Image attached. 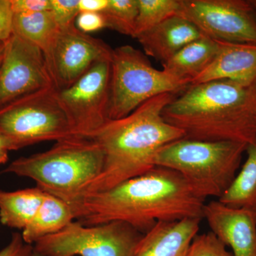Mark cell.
<instances>
[{"label":"cell","mask_w":256,"mask_h":256,"mask_svg":"<svg viewBox=\"0 0 256 256\" xmlns=\"http://www.w3.org/2000/svg\"><path fill=\"white\" fill-rule=\"evenodd\" d=\"M205 200L178 172L156 166L107 191L70 204L76 220L86 226L122 222L141 234L158 222L203 218Z\"/></svg>","instance_id":"6da1fadb"},{"label":"cell","mask_w":256,"mask_h":256,"mask_svg":"<svg viewBox=\"0 0 256 256\" xmlns=\"http://www.w3.org/2000/svg\"><path fill=\"white\" fill-rule=\"evenodd\" d=\"M178 94H161L122 118L108 120L90 137L104 154L100 174L86 185L79 197L107 191L156 166L163 146L184 138L183 131L163 118L162 111Z\"/></svg>","instance_id":"7a4b0ae2"},{"label":"cell","mask_w":256,"mask_h":256,"mask_svg":"<svg viewBox=\"0 0 256 256\" xmlns=\"http://www.w3.org/2000/svg\"><path fill=\"white\" fill-rule=\"evenodd\" d=\"M162 116L188 139L248 144L256 138L252 85L228 80L190 84L166 106Z\"/></svg>","instance_id":"3957f363"},{"label":"cell","mask_w":256,"mask_h":256,"mask_svg":"<svg viewBox=\"0 0 256 256\" xmlns=\"http://www.w3.org/2000/svg\"><path fill=\"white\" fill-rule=\"evenodd\" d=\"M104 154L95 141L72 136L48 150L14 160L2 173L31 178L42 191L70 204L100 174Z\"/></svg>","instance_id":"277c9868"},{"label":"cell","mask_w":256,"mask_h":256,"mask_svg":"<svg viewBox=\"0 0 256 256\" xmlns=\"http://www.w3.org/2000/svg\"><path fill=\"white\" fill-rule=\"evenodd\" d=\"M247 144L183 138L160 150L154 163L178 172L204 200H218L236 176Z\"/></svg>","instance_id":"5b68a950"},{"label":"cell","mask_w":256,"mask_h":256,"mask_svg":"<svg viewBox=\"0 0 256 256\" xmlns=\"http://www.w3.org/2000/svg\"><path fill=\"white\" fill-rule=\"evenodd\" d=\"M108 118H122L161 94H180L190 85L153 67L146 56L130 45L112 50Z\"/></svg>","instance_id":"8992f818"},{"label":"cell","mask_w":256,"mask_h":256,"mask_svg":"<svg viewBox=\"0 0 256 256\" xmlns=\"http://www.w3.org/2000/svg\"><path fill=\"white\" fill-rule=\"evenodd\" d=\"M0 134L11 151L74 136L55 88L22 96L0 108Z\"/></svg>","instance_id":"52a82bcc"},{"label":"cell","mask_w":256,"mask_h":256,"mask_svg":"<svg viewBox=\"0 0 256 256\" xmlns=\"http://www.w3.org/2000/svg\"><path fill=\"white\" fill-rule=\"evenodd\" d=\"M143 234L122 222L86 226L74 220L34 245L43 256H136Z\"/></svg>","instance_id":"ba28073f"},{"label":"cell","mask_w":256,"mask_h":256,"mask_svg":"<svg viewBox=\"0 0 256 256\" xmlns=\"http://www.w3.org/2000/svg\"><path fill=\"white\" fill-rule=\"evenodd\" d=\"M111 60L96 63L57 97L74 136L90 138L108 120Z\"/></svg>","instance_id":"9c48e42d"},{"label":"cell","mask_w":256,"mask_h":256,"mask_svg":"<svg viewBox=\"0 0 256 256\" xmlns=\"http://www.w3.org/2000/svg\"><path fill=\"white\" fill-rule=\"evenodd\" d=\"M178 15L216 41L256 44V12L252 0H178Z\"/></svg>","instance_id":"30bf717a"},{"label":"cell","mask_w":256,"mask_h":256,"mask_svg":"<svg viewBox=\"0 0 256 256\" xmlns=\"http://www.w3.org/2000/svg\"><path fill=\"white\" fill-rule=\"evenodd\" d=\"M112 50L100 38L80 31L75 24L60 28L45 54L56 89L67 88L98 62L111 60Z\"/></svg>","instance_id":"8fae6325"},{"label":"cell","mask_w":256,"mask_h":256,"mask_svg":"<svg viewBox=\"0 0 256 256\" xmlns=\"http://www.w3.org/2000/svg\"><path fill=\"white\" fill-rule=\"evenodd\" d=\"M50 88L55 86L44 53L12 34L4 42L0 65V108L22 96Z\"/></svg>","instance_id":"7c38bea8"},{"label":"cell","mask_w":256,"mask_h":256,"mask_svg":"<svg viewBox=\"0 0 256 256\" xmlns=\"http://www.w3.org/2000/svg\"><path fill=\"white\" fill-rule=\"evenodd\" d=\"M203 218L234 256H256V214L226 206L218 200L205 203Z\"/></svg>","instance_id":"4fadbf2b"},{"label":"cell","mask_w":256,"mask_h":256,"mask_svg":"<svg viewBox=\"0 0 256 256\" xmlns=\"http://www.w3.org/2000/svg\"><path fill=\"white\" fill-rule=\"evenodd\" d=\"M218 42L220 50L214 60L190 84L228 80L252 85L256 80V44Z\"/></svg>","instance_id":"5bb4252c"},{"label":"cell","mask_w":256,"mask_h":256,"mask_svg":"<svg viewBox=\"0 0 256 256\" xmlns=\"http://www.w3.org/2000/svg\"><path fill=\"white\" fill-rule=\"evenodd\" d=\"M203 36L191 22L176 14L139 34L134 38L142 46L144 54L162 65L184 46Z\"/></svg>","instance_id":"9a60e30c"},{"label":"cell","mask_w":256,"mask_h":256,"mask_svg":"<svg viewBox=\"0 0 256 256\" xmlns=\"http://www.w3.org/2000/svg\"><path fill=\"white\" fill-rule=\"evenodd\" d=\"M200 218L158 222L143 234L136 256H188L200 228Z\"/></svg>","instance_id":"2e32d148"},{"label":"cell","mask_w":256,"mask_h":256,"mask_svg":"<svg viewBox=\"0 0 256 256\" xmlns=\"http://www.w3.org/2000/svg\"><path fill=\"white\" fill-rule=\"evenodd\" d=\"M220 50L216 40L203 36L190 42L166 63L162 70L180 80L191 82L214 60Z\"/></svg>","instance_id":"e0dca14e"},{"label":"cell","mask_w":256,"mask_h":256,"mask_svg":"<svg viewBox=\"0 0 256 256\" xmlns=\"http://www.w3.org/2000/svg\"><path fill=\"white\" fill-rule=\"evenodd\" d=\"M75 220L69 204L46 193L36 214L22 232V236L26 244L34 246L41 239L58 233Z\"/></svg>","instance_id":"ac0fdd59"},{"label":"cell","mask_w":256,"mask_h":256,"mask_svg":"<svg viewBox=\"0 0 256 256\" xmlns=\"http://www.w3.org/2000/svg\"><path fill=\"white\" fill-rule=\"evenodd\" d=\"M46 193L40 188L0 190V224L23 230L36 214Z\"/></svg>","instance_id":"d6986e66"},{"label":"cell","mask_w":256,"mask_h":256,"mask_svg":"<svg viewBox=\"0 0 256 256\" xmlns=\"http://www.w3.org/2000/svg\"><path fill=\"white\" fill-rule=\"evenodd\" d=\"M246 160L232 184L218 201L234 208L256 214V138L247 144Z\"/></svg>","instance_id":"ffe728a7"},{"label":"cell","mask_w":256,"mask_h":256,"mask_svg":"<svg viewBox=\"0 0 256 256\" xmlns=\"http://www.w3.org/2000/svg\"><path fill=\"white\" fill-rule=\"evenodd\" d=\"M60 28L50 11L14 14L13 34L40 48L44 55L53 44Z\"/></svg>","instance_id":"44dd1931"},{"label":"cell","mask_w":256,"mask_h":256,"mask_svg":"<svg viewBox=\"0 0 256 256\" xmlns=\"http://www.w3.org/2000/svg\"><path fill=\"white\" fill-rule=\"evenodd\" d=\"M106 28L134 38L138 14V0H108L102 12Z\"/></svg>","instance_id":"7402d4cb"},{"label":"cell","mask_w":256,"mask_h":256,"mask_svg":"<svg viewBox=\"0 0 256 256\" xmlns=\"http://www.w3.org/2000/svg\"><path fill=\"white\" fill-rule=\"evenodd\" d=\"M138 14L134 38L178 14V0H138Z\"/></svg>","instance_id":"603a6c76"},{"label":"cell","mask_w":256,"mask_h":256,"mask_svg":"<svg viewBox=\"0 0 256 256\" xmlns=\"http://www.w3.org/2000/svg\"><path fill=\"white\" fill-rule=\"evenodd\" d=\"M188 256H234L212 232L197 234L192 240Z\"/></svg>","instance_id":"cb8c5ba5"},{"label":"cell","mask_w":256,"mask_h":256,"mask_svg":"<svg viewBox=\"0 0 256 256\" xmlns=\"http://www.w3.org/2000/svg\"><path fill=\"white\" fill-rule=\"evenodd\" d=\"M50 12L60 28L74 24L80 14L79 0H50Z\"/></svg>","instance_id":"d4e9b609"},{"label":"cell","mask_w":256,"mask_h":256,"mask_svg":"<svg viewBox=\"0 0 256 256\" xmlns=\"http://www.w3.org/2000/svg\"><path fill=\"white\" fill-rule=\"evenodd\" d=\"M34 246L26 244L22 234L13 233L10 242L0 250V256H32Z\"/></svg>","instance_id":"484cf974"},{"label":"cell","mask_w":256,"mask_h":256,"mask_svg":"<svg viewBox=\"0 0 256 256\" xmlns=\"http://www.w3.org/2000/svg\"><path fill=\"white\" fill-rule=\"evenodd\" d=\"M14 12L11 0H0V43H4L13 34Z\"/></svg>","instance_id":"4316f807"},{"label":"cell","mask_w":256,"mask_h":256,"mask_svg":"<svg viewBox=\"0 0 256 256\" xmlns=\"http://www.w3.org/2000/svg\"><path fill=\"white\" fill-rule=\"evenodd\" d=\"M76 23V28L86 34L106 28L105 20L100 13L80 12Z\"/></svg>","instance_id":"83f0119b"},{"label":"cell","mask_w":256,"mask_h":256,"mask_svg":"<svg viewBox=\"0 0 256 256\" xmlns=\"http://www.w3.org/2000/svg\"><path fill=\"white\" fill-rule=\"evenodd\" d=\"M15 13H34L50 11V0H11Z\"/></svg>","instance_id":"f1b7e54d"},{"label":"cell","mask_w":256,"mask_h":256,"mask_svg":"<svg viewBox=\"0 0 256 256\" xmlns=\"http://www.w3.org/2000/svg\"><path fill=\"white\" fill-rule=\"evenodd\" d=\"M108 0H79L80 12L100 13L107 8Z\"/></svg>","instance_id":"f546056e"},{"label":"cell","mask_w":256,"mask_h":256,"mask_svg":"<svg viewBox=\"0 0 256 256\" xmlns=\"http://www.w3.org/2000/svg\"><path fill=\"white\" fill-rule=\"evenodd\" d=\"M10 151L8 141L0 134V165L4 164L8 161Z\"/></svg>","instance_id":"4dcf8cb0"},{"label":"cell","mask_w":256,"mask_h":256,"mask_svg":"<svg viewBox=\"0 0 256 256\" xmlns=\"http://www.w3.org/2000/svg\"><path fill=\"white\" fill-rule=\"evenodd\" d=\"M252 94H254V110L256 118V80L252 84Z\"/></svg>","instance_id":"1f68e13d"},{"label":"cell","mask_w":256,"mask_h":256,"mask_svg":"<svg viewBox=\"0 0 256 256\" xmlns=\"http://www.w3.org/2000/svg\"><path fill=\"white\" fill-rule=\"evenodd\" d=\"M4 43H0V65H1L2 60L3 56H4Z\"/></svg>","instance_id":"d6a6232c"},{"label":"cell","mask_w":256,"mask_h":256,"mask_svg":"<svg viewBox=\"0 0 256 256\" xmlns=\"http://www.w3.org/2000/svg\"><path fill=\"white\" fill-rule=\"evenodd\" d=\"M32 256H43L41 255V254H38V252H35L34 249V252H33V254H32Z\"/></svg>","instance_id":"836d02e7"},{"label":"cell","mask_w":256,"mask_h":256,"mask_svg":"<svg viewBox=\"0 0 256 256\" xmlns=\"http://www.w3.org/2000/svg\"><path fill=\"white\" fill-rule=\"evenodd\" d=\"M252 5H254V9H255L256 12V0H252Z\"/></svg>","instance_id":"e575fe53"},{"label":"cell","mask_w":256,"mask_h":256,"mask_svg":"<svg viewBox=\"0 0 256 256\" xmlns=\"http://www.w3.org/2000/svg\"></svg>","instance_id":"d590c367"}]
</instances>
